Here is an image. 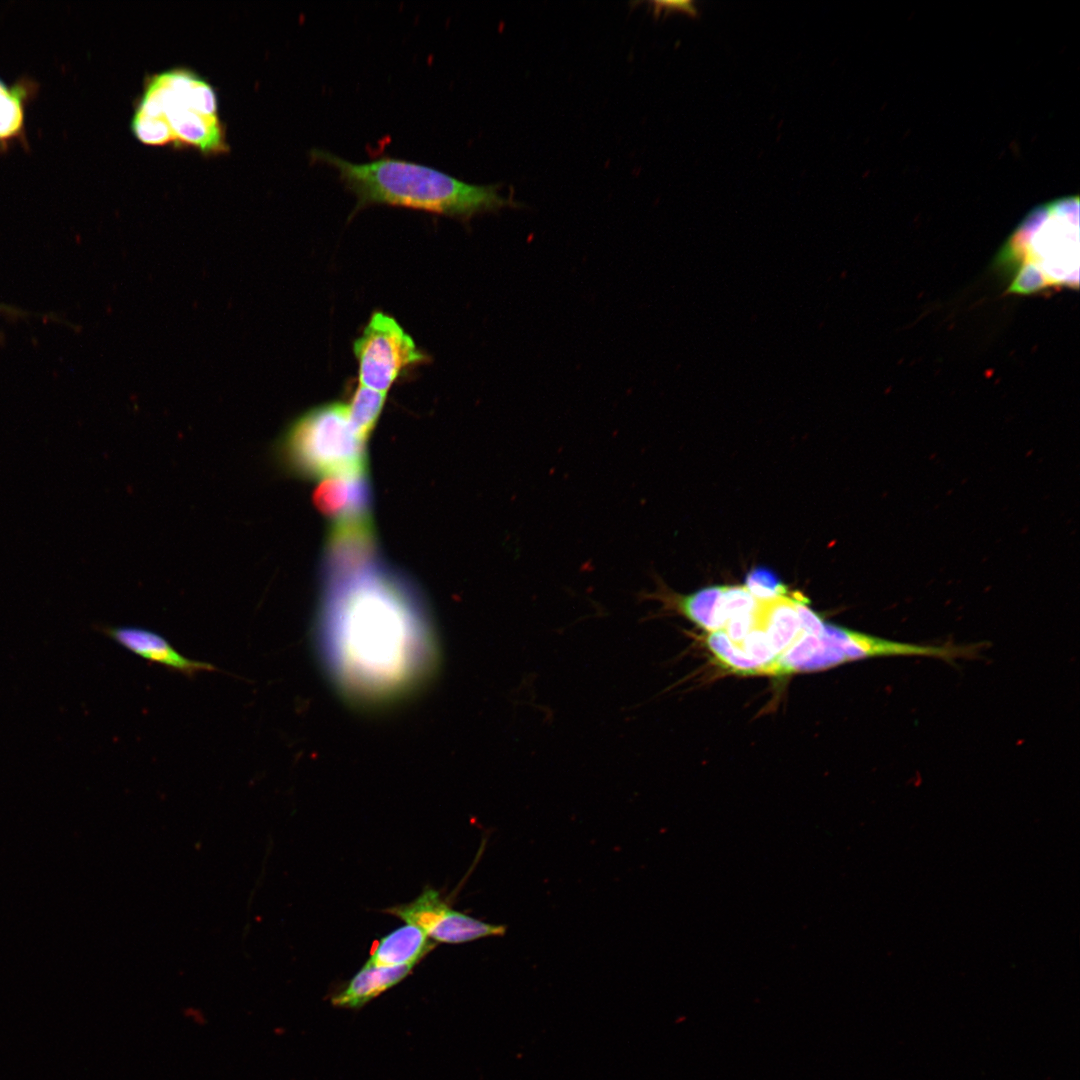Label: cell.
<instances>
[{
  "label": "cell",
  "instance_id": "1",
  "mask_svg": "<svg viewBox=\"0 0 1080 1080\" xmlns=\"http://www.w3.org/2000/svg\"><path fill=\"white\" fill-rule=\"evenodd\" d=\"M321 662L352 702L382 704L429 678L437 660L431 620L416 593L374 560L326 574L316 623Z\"/></svg>",
  "mask_w": 1080,
  "mask_h": 1080
},
{
  "label": "cell",
  "instance_id": "2",
  "mask_svg": "<svg viewBox=\"0 0 1080 1080\" xmlns=\"http://www.w3.org/2000/svg\"><path fill=\"white\" fill-rule=\"evenodd\" d=\"M315 160L339 173L357 198L356 209L369 204H389L468 219L504 207H519L500 194L501 185H475L434 167L383 156L368 162H350L330 151L314 149Z\"/></svg>",
  "mask_w": 1080,
  "mask_h": 1080
},
{
  "label": "cell",
  "instance_id": "3",
  "mask_svg": "<svg viewBox=\"0 0 1080 1080\" xmlns=\"http://www.w3.org/2000/svg\"><path fill=\"white\" fill-rule=\"evenodd\" d=\"M996 265L1010 278V293L1077 289L1078 197L1054 200L1031 210L1000 249Z\"/></svg>",
  "mask_w": 1080,
  "mask_h": 1080
},
{
  "label": "cell",
  "instance_id": "4",
  "mask_svg": "<svg viewBox=\"0 0 1080 1080\" xmlns=\"http://www.w3.org/2000/svg\"><path fill=\"white\" fill-rule=\"evenodd\" d=\"M131 127L134 135L149 145L174 142L203 153L226 149L213 87L185 68L162 71L148 79Z\"/></svg>",
  "mask_w": 1080,
  "mask_h": 1080
},
{
  "label": "cell",
  "instance_id": "5",
  "mask_svg": "<svg viewBox=\"0 0 1080 1080\" xmlns=\"http://www.w3.org/2000/svg\"><path fill=\"white\" fill-rule=\"evenodd\" d=\"M365 443L351 424L348 404L332 402L291 423L277 440L275 456L284 470L302 478L365 477Z\"/></svg>",
  "mask_w": 1080,
  "mask_h": 1080
},
{
  "label": "cell",
  "instance_id": "6",
  "mask_svg": "<svg viewBox=\"0 0 1080 1080\" xmlns=\"http://www.w3.org/2000/svg\"><path fill=\"white\" fill-rule=\"evenodd\" d=\"M359 384L387 393L400 374L424 361L412 337L391 316L375 312L353 345Z\"/></svg>",
  "mask_w": 1080,
  "mask_h": 1080
},
{
  "label": "cell",
  "instance_id": "7",
  "mask_svg": "<svg viewBox=\"0 0 1080 1080\" xmlns=\"http://www.w3.org/2000/svg\"><path fill=\"white\" fill-rule=\"evenodd\" d=\"M101 631L137 656L188 677H192L200 671L215 670V667L210 663L185 657L164 637L153 631L138 627L110 626L102 627Z\"/></svg>",
  "mask_w": 1080,
  "mask_h": 1080
},
{
  "label": "cell",
  "instance_id": "8",
  "mask_svg": "<svg viewBox=\"0 0 1080 1080\" xmlns=\"http://www.w3.org/2000/svg\"><path fill=\"white\" fill-rule=\"evenodd\" d=\"M369 489L365 477L324 478L313 493V502L334 520L368 512Z\"/></svg>",
  "mask_w": 1080,
  "mask_h": 1080
},
{
  "label": "cell",
  "instance_id": "9",
  "mask_svg": "<svg viewBox=\"0 0 1080 1080\" xmlns=\"http://www.w3.org/2000/svg\"><path fill=\"white\" fill-rule=\"evenodd\" d=\"M413 967H382L366 962L347 985L332 997V1003L338 1007L359 1008L402 981Z\"/></svg>",
  "mask_w": 1080,
  "mask_h": 1080
},
{
  "label": "cell",
  "instance_id": "10",
  "mask_svg": "<svg viewBox=\"0 0 1080 1080\" xmlns=\"http://www.w3.org/2000/svg\"><path fill=\"white\" fill-rule=\"evenodd\" d=\"M434 947L435 942L423 930L406 924L381 938L367 963L382 967L415 966Z\"/></svg>",
  "mask_w": 1080,
  "mask_h": 1080
},
{
  "label": "cell",
  "instance_id": "11",
  "mask_svg": "<svg viewBox=\"0 0 1080 1080\" xmlns=\"http://www.w3.org/2000/svg\"><path fill=\"white\" fill-rule=\"evenodd\" d=\"M756 628L766 633L778 657L801 632L794 598L785 595L769 601H759Z\"/></svg>",
  "mask_w": 1080,
  "mask_h": 1080
},
{
  "label": "cell",
  "instance_id": "12",
  "mask_svg": "<svg viewBox=\"0 0 1080 1080\" xmlns=\"http://www.w3.org/2000/svg\"><path fill=\"white\" fill-rule=\"evenodd\" d=\"M505 925L483 922L448 907L426 932L434 942L459 944L491 936H503Z\"/></svg>",
  "mask_w": 1080,
  "mask_h": 1080
},
{
  "label": "cell",
  "instance_id": "13",
  "mask_svg": "<svg viewBox=\"0 0 1080 1080\" xmlns=\"http://www.w3.org/2000/svg\"><path fill=\"white\" fill-rule=\"evenodd\" d=\"M448 907L437 890L427 888L412 902L390 907L385 911L426 933Z\"/></svg>",
  "mask_w": 1080,
  "mask_h": 1080
},
{
  "label": "cell",
  "instance_id": "14",
  "mask_svg": "<svg viewBox=\"0 0 1080 1080\" xmlns=\"http://www.w3.org/2000/svg\"><path fill=\"white\" fill-rule=\"evenodd\" d=\"M386 394L359 384L348 404L351 424L365 442L382 412Z\"/></svg>",
  "mask_w": 1080,
  "mask_h": 1080
},
{
  "label": "cell",
  "instance_id": "15",
  "mask_svg": "<svg viewBox=\"0 0 1080 1080\" xmlns=\"http://www.w3.org/2000/svg\"><path fill=\"white\" fill-rule=\"evenodd\" d=\"M705 641L722 668L742 675H755L757 670L755 663L723 631L710 632Z\"/></svg>",
  "mask_w": 1080,
  "mask_h": 1080
},
{
  "label": "cell",
  "instance_id": "16",
  "mask_svg": "<svg viewBox=\"0 0 1080 1080\" xmlns=\"http://www.w3.org/2000/svg\"><path fill=\"white\" fill-rule=\"evenodd\" d=\"M26 86L15 84L0 96V141L17 137L23 130Z\"/></svg>",
  "mask_w": 1080,
  "mask_h": 1080
},
{
  "label": "cell",
  "instance_id": "17",
  "mask_svg": "<svg viewBox=\"0 0 1080 1080\" xmlns=\"http://www.w3.org/2000/svg\"><path fill=\"white\" fill-rule=\"evenodd\" d=\"M758 601H769L787 593L785 585L770 569L757 567L746 576L745 586Z\"/></svg>",
  "mask_w": 1080,
  "mask_h": 1080
},
{
  "label": "cell",
  "instance_id": "18",
  "mask_svg": "<svg viewBox=\"0 0 1080 1080\" xmlns=\"http://www.w3.org/2000/svg\"><path fill=\"white\" fill-rule=\"evenodd\" d=\"M759 601L743 586L724 587L722 597V614L725 624L728 619L740 615L753 613L757 610Z\"/></svg>",
  "mask_w": 1080,
  "mask_h": 1080
},
{
  "label": "cell",
  "instance_id": "19",
  "mask_svg": "<svg viewBox=\"0 0 1080 1080\" xmlns=\"http://www.w3.org/2000/svg\"><path fill=\"white\" fill-rule=\"evenodd\" d=\"M652 4L656 16H659L662 11H665L666 14L671 11H682L688 14H695L694 6L690 1H655Z\"/></svg>",
  "mask_w": 1080,
  "mask_h": 1080
},
{
  "label": "cell",
  "instance_id": "20",
  "mask_svg": "<svg viewBox=\"0 0 1080 1080\" xmlns=\"http://www.w3.org/2000/svg\"><path fill=\"white\" fill-rule=\"evenodd\" d=\"M9 87L0 79V96L7 91Z\"/></svg>",
  "mask_w": 1080,
  "mask_h": 1080
}]
</instances>
